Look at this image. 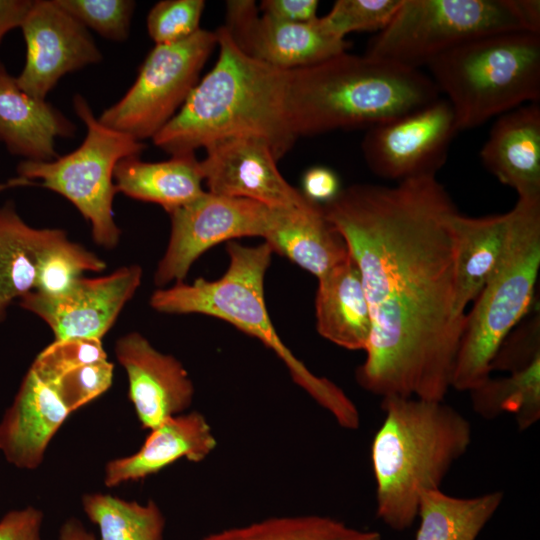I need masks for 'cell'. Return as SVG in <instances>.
<instances>
[{
  "label": "cell",
  "mask_w": 540,
  "mask_h": 540,
  "mask_svg": "<svg viewBox=\"0 0 540 540\" xmlns=\"http://www.w3.org/2000/svg\"><path fill=\"white\" fill-rule=\"evenodd\" d=\"M322 207L359 268L369 307L358 385L382 398L444 401L467 323L455 306L459 211L450 195L430 175L355 184Z\"/></svg>",
  "instance_id": "1"
},
{
  "label": "cell",
  "mask_w": 540,
  "mask_h": 540,
  "mask_svg": "<svg viewBox=\"0 0 540 540\" xmlns=\"http://www.w3.org/2000/svg\"><path fill=\"white\" fill-rule=\"evenodd\" d=\"M215 66L195 85L174 117L152 138L170 155L234 137L266 141L279 160L298 136L289 112V72L254 59L216 30Z\"/></svg>",
  "instance_id": "2"
},
{
  "label": "cell",
  "mask_w": 540,
  "mask_h": 540,
  "mask_svg": "<svg viewBox=\"0 0 540 540\" xmlns=\"http://www.w3.org/2000/svg\"><path fill=\"white\" fill-rule=\"evenodd\" d=\"M384 419L371 443L376 515L403 531L418 516L423 491L440 486L472 441L469 420L444 401L382 398Z\"/></svg>",
  "instance_id": "3"
},
{
  "label": "cell",
  "mask_w": 540,
  "mask_h": 540,
  "mask_svg": "<svg viewBox=\"0 0 540 540\" xmlns=\"http://www.w3.org/2000/svg\"><path fill=\"white\" fill-rule=\"evenodd\" d=\"M439 97L421 69L366 54L345 51L289 72V112L298 137L369 128Z\"/></svg>",
  "instance_id": "4"
},
{
  "label": "cell",
  "mask_w": 540,
  "mask_h": 540,
  "mask_svg": "<svg viewBox=\"0 0 540 540\" xmlns=\"http://www.w3.org/2000/svg\"><path fill=\"white\" fill-rule=\"evenodd\" d=\"M226 249L229 266L219 279L198 278L191 284L179 282L159 288L151 295L150 306L161 313L215 317L257 338L280 358L292 380L341 427L356 430L360 413L353 401L335 383L312 373L282 342L271 323L264 298L271 247L266 242L244 246L230 241Z\"/></svg>",
  "instance_id": "5"
},
{
  "label": "cell",
  "mask_w": 540,
  "mask_h": 540,
  "mask_svg": "<svg viewBox=\"0 0 540 540\" xmlns=\"http://www.w3.org/2000/svg\"><path fill=\"white\" fill-rule=\"evenodd\" d=\"M426 67L458 131L540 100V34L514 31L467 41Z\"/></svg>",
  "instance_id": "6"
},
{
  "label": "cell",
  "mask_w": 540,
  "mask_h": 540,
  "mask_svg": "<svg viewBox=\"0 0 540 540\" xmlns=\"http://www.w3.org/2000/svg\"><path fill=\"white\" fill-rule=\"evenodd\" d=\"M503 254L467 313L452 388L468 391L491 377L492 361L527 313L540 267V197L519 198L509 211Z\"/></svg>",
  "instance_id": "7"
},
{
  "label": "cell",
  "mask_w": 540,
  "mask_h": 540,
  "mask_svg": "<svg viewBox=\"0 0 540 540\" xmlns=\"http://www.w3.org/2000/svg\"><path fill=\"white\" fill-rule=\"evenodd\" d=\"M73 105L86 126L80 146L50 161L22 160L17 167L18 177L4 187L37 185L60 194L90 223L94 242L113 249L121 235L113 215L117 193L114 170L120 160L139 156L146 146L103 125L83 96L75 95Z\"/></svg>",
  "instance_id": "8"
},
{
  "label": "cell",
  "mask_w": 540,
  "mask_h": 540,
  "mask_svg": "<svg viewBox=\"0 0 540 540\" xmlns=\"http://www.w3.org/2000/svg\"><path fill=\"white\" fill-rule=\"evenodd\" d=\"M514 31L536 33L524 0H401L364 54L420 69L467 41Z\"/></svg>",
  "instance_id": "9"
},
{
  "label": "cell",
  "mask_w": 540,
  "mask_h": 540,
  "mask_svg": "<svg viewBox=\"0 0 540 540\" xmlns=\"http://www.w3.org/2000/svg\"><path fill=\"white\" fill-rule=\"evenodd\" d=\"M217 45L216 31L204 29L180 42L155 45L132 86L98 120L139 141L152 139L184 104Z\"/></svg>",
  "instance_id": "10"
},
{
  "label": "cell",
  "mask_w": 540,
  "mask_h": 540,
  "mask_svg": "<svg viewBox=\"0 0 540 540\" xmlns=\"http://www.w3.org/2000/svg\"><path fill=\"white\" fill-rule=\"evenodd\" d=\"M274 209L244 198L205 191L194 201L168 214L171 233L154 282L160 287L184 282L193 263L208 249L241 237L264 238Z\"/></svg>",
  "instance_id": "11"
},
{
  "label": "cell",
  "mask_w": 540,
  "mask_h": 540,
  "mask_svg": "<svg viewBox=\"0 0 540 540\" xmlns=\"http://www.w3.org/2000/svg\"><path fill=\"white\" fill-rule=\"evenodd\" d=\"M443 97L367 129L361 149L369 169L396 183L435 175L445 164L458 133Z\"/></svg>",
  "instance_id": "12"
},
{
  "label": "cell",
  "mask_w": 540,
  "mask_h": 540,
  "mask_svg": "<svg viewBox=\"0 0 540 540\" xmlns=\"http://www.w3.org/2000/svg\"><path fill=\"white\" fill-rule=\"evenodd\" d=\"M19 28L26 58L16 82L38 100H45L67 73L102 60L88 29L55 0H32Z\"/></svg>",
  "instance_id": "13"
},
{
  "label": "cell",
  "mask_w": 540,
  "mask_h": 540,
  "mask_svg": "<svg viewBox=\"0 0 540 540\" xmlns=\"http://www.w3.org/2000/svg\"><path fill=\"white\" fill-rule=\"evenodd\" d=\"M142 273L139 265H129L107 276L81 277L61 295L49 296L33 290L19 300V305L45 321L55 341L102 340L139 288Z\"/></svg>",
  "instance_id": "14"
},
{
  "label": "cell",
  "mask_w": 540,
  "mask_h": 540,
  "mask_svg": "<svg viewBox=\"0 0 540 540\" xmlns=\"http://www.w3.org/2000/svg\"><path fill=\"white\" fill-rule=\"evenodd\" d=\"M200 161L208 192L244 198L272 209H297L313 201L281 175L269 144L256 137H234L205 148Z\"/></svg>",
  "instance_id": "15"
},
{
  "label": "cell",
  "mask_w": 540,
  "mask_h": 540,
  "mask_svg": "<svg viewBox=\"0 0 540 540\" xmlns=\"http://www.w3.org/2000/svg\"><path fill=\"white\" fill-rule=\"evenodd\" d=\"M223 27L245 54L284 70L320 63L349 48V42L330 34L319 17L309 23L280 22L260 16L251 0L227 1Z\"/></svg>",
  "instance_id": "16"
},
{
  "label": "cell",
  "mask_w": 540,
  "mask_h": 540,
  "mask_svg": "<svg viewBox=\"0 0 540 540\" xmlns=\"http://www.w3.org/2000/svg\"><path fill=\"white\" fill-rule=\"evenodd\" d=\"M114 352L127 373L129 399L144 428L151 430L189 408L194 385L174 356L158 351L138 332L118 338Z\"/></svg>",
  "instance_id": "17"
},
{
  "label": "cell",
  "mask_w": 540,
  "mask_h": 540,
  "mask_svg": "<svg viewBox=\"0 0 540 540\" xmlns=\"http://www.w3.org/2000/svg\"><path fill=\"white\" fill-rule=\"evenodd\" d=\"M70 414L54 387L29 368L0 422V451L14 466L36 469Z\"/></svg>",
  "instance_id": "18"
},
{
  "label": "cell",
  "mask_w": 540,
  "mask_h": 540,
  "mask_svg": "<svg viewBox=\"0 0 540 540\" xmlns=\"http://www.w3.org/2000/svg\"><path fill=\"white\" fill-rule=\"evenodd\" d=\"M216 446L217 440L205 416L198 411L184 412L151 429L136 453L107 462L104 483L114 487L142 480L182 458L198 463Z\"/></svg>",
  "instance_id": "19"
},
{
  "label": "cell",
  "mask_w": 540,
  "mask_h": 540,
  "mask_svg": "<svg viewBox=\"0 0 540 540\" xmlns=\"http://www.w3.org/2000/svg\"><path fill=\"white\" fill-rule=\"evenodd\" d=\"M484 167L519 198L540 197V105L497 117L480 151Z\"/></svg>",
  "instance_id": "20"
},
{
  "label": "cell",
  "mask_w": 540,
  "mask_h": 540,
  "mask_svg": "<svg viewBox=\"0 0 540 540\" xmlns=\"http://www.w3.org/2000/svg\"><path fill=\"white\" fill-rule=\"evenodd\" d=\"M76 126L46 100L24 92L0 61V141L16 156L30 161L57 157L58 137H72Z\"/></svg>",
  "instance_id": "21"
},
{
  "label": "cell",
  "mask_w": 540,
  "mask_h": 540,
  "mask_svg": "<svg viewBox=\"0 0 540 540\" xmlns=\"http://www.w3.org/2000/svg\"><path fill=\"white\" fill-rule=\"evenodd\" d=\"M264 239L273 253L287 257L317 279L351 256L345 239L318 203L307 208L274 209Z\"/></svg>",
  "instance_id": "22"
},
{
  "label": "cell",
  "mask_w": 540,
  "mask_h": 540,
  "mask_svg": "<svg viewBox=\"0 0 540 540\" xmlns=\"http://www.w3.org/2000/svg\"><path fill=\"white\" fill-rule=\"evenodd\" d=\"M316 328L328 341L347 350L365 351L371 319L359 268L350 256L318 278Z\"/></svg>",
  "instance_id": "23"
},
{
  "label": "cell",
  "mask_w": 540,
  "mask_h": 540,
  "mask_svg": "<svg viewBox=\"0 0 540 540\" xmlns=\"http://www.w3.org/2000/svg\"><path fill=\"white\" fill-rule=\"evenodd\" d=\"M203 181L200 161L193 152L171 155L159 162L126 157L114 170L117 192L156 203L168 213L200 197L205 192Z\"/></svg>",
  "instance_id": "24"
},
{
  "label": "cell",
  "mask_w": 540,
  "mask_h": 540,
  "mask_svg": "<svg viewBox=\"0 0 540 540\" xmlns=\"http://www.w3.org/2000/svg\"><path fill=\"white\" fill-rule=\"evenodd\" d=\"M66 236L62 229L30 226L12 202L0 205V323L15 300L35 289L42 257Z\"/></svg>",
  "instance_id": "25"
},
{
  "label": "cell",
  "mask_w": 540,
  "mask_h": 540,
  "mask_svg": "<svg viewBox=\"0 0 540 540\" xmlns=\"http://www.w3.org/2000/svg\"><path fill=\"white\" fill-rule=\"evenodd\" d=\"M457 238L455 306L465 314L498 265L507 241L510 213L468 217L458 212L453 220Z\"/></svg>",
  "instance_id": "26"
},
{
  "label": "cell",
  "mask_w": 540,
  "mask_h": 540,
  "mask_svg": "<svg viewBox=\"0 0 540 540\" xmlns=\"http://www.w3.org/2000/svg\"><path fill=\"white\" fill-rule=\"evenodd\" d=\"M503 498L502 491L470 498L454 497L441 489L423 491L415 540H476Z\"/></svg>",
  "instance_id": "27"
},
{
  "label": "cell",
  "mask_w": 540,
  "mask_h": 540,
  "mask_svg": "<svg viewBox=\"0 0 540 540\" xmlns=\"http://www.w3.org/2000/svg\"><path fill=\"white\" fill-rule=\"evenodd\" d=\"M473 410L485 419L513 414L519 431L540 418V357L503 378L487 379L470 391Z\"/></svg>",
  "instance_id": "28"
},
{
  "label": "cell",
  "mask_w": 540,
  "mask_h": 540,
  "mask_svg": "<svg viewBox=\"0 0 540 540\" xmlns=\"http://www.w3.org/2000/svg\"><path fill=\"white\" fill-rule=\"evenodd\" d=\"M200 540H381V534L328 516L298 515L270 517L208 534Z\"/></svg>",
  "instance_id": "29"
},
{
  "label": "cell",
  "mask_w": 540,
  "mask_h": 540,
  "mask_svg": "<svg viewBox=\"0 0 540 540\" xmlns=\"http://www.w3.org/2000/svg\"><path fill=\"white\" fill-rule=\"evenodd\" d=\"M82 507L101 540H163L165 517L152 500L145 504L103 493L82 496Z\"/></svg>",
  "instance_id": "30"
},
{
  "label": "cell",
  "mask_w": 540,
  "mask_h": 540,
  "mask_svg": "<svg viewBox=\"0 0 540 540\" xmlns=\"http://www.w3.org/2000/svg\"><path fill=\"white\" fill-rule=\"evenodd\" d=\"M104 260L66 236L42 257L34 291L56 296L68 291L85 272H100Z\"/></svg>",
  "instance_id": "31"
},
{
  "label": "cell",
  "mask_w": 540,
  "mask_h": 540,
  "mask_svg": "<svg viewBox=\"0 0 540 540\" xmlns=\"http://www.w3.org/2000/svg\"><path fill=\"white\" fill-rule=\"evenodd\" d=\"M400 3L401 0H337L319 19L330 34L341 39L357 31L378 33L390 22Z\"/></svg>",
  "instance_id": "32"
},
{
  "label": "cell",
  "mask_w": 540,
  "mask_h": 540,
  "mask_svg": "<svg viewBox=\"0 0 540 540\" xmlns=\"http://www.w3.org/2000/svg\"><path fill=\"white\" fill-rule=\"evenodd\" d=\"M86 28L102 37L122 42L130 33L135 2L131 0H55Z\"/></svg>",
  "instance_id": "33"
},
{
  "label": "cell",
  "mask_w": 540,
  "mask_h": 540,
  "mask_svg": "<svg viewBox=\"0 0 540 540\" xmlns=\"http://www.w3.org/2000/svg\"><path fill=\"white\" fill-rule=\"evenodd\" d=\"M108 359L99 339H66L53 341L34 359L32 369L43 381L53 384L68 372Z\"/></svg>",
  "instance_id": "34"
},
{
  "label": "cell",
  "mask_w": 540,
  "mask_h": 540,
  "mask_svg": "<svg viewBox=\"0 0 540 540\" xmlns=\"http://www.w3.org/2000/svg\"><path fill=\"white\" fill-rule=\"evenodd\" d=\"M203 0H163L147 15V31L155 45L172 44L194 35L200 28Z\"/></svg>",
  "instance_id": "35"
},
{
  "label": "cell",
  "mask_w": 540,
  "mask_h": 540,
  "mask_svg": "<svg viewBox=\"0 0 540 540\" xmlns=\"http://www.w3.org/2000/svg\"><path fill=\"white\" fill-rule=\"evenodd\" d=\"M113 370V363L105 359L80 366L50 385L72 413L110 388Z\"/></svg>",
  "instance_id": "36"
},
{
  "label": "cell",
  "mask_w": 540,
  "mask_h": 540,
  "mask_svg": "<svg viewBox=\"0 0 540 540\" xmlns=\"http://www.w3.org/2000/svg\"><path fill=\"white\" fill-rule=\"evenodd\" d=\"M527 325L504 339L492 361L491 371L514 372L540 357L538 316Z\"/></svg>",
  "instance_id": "37"
},
{
  "label": "cell",
  "mask_w": 540,
  "mask_h": 540,
  "mask_svg": "<svg viewBox=\"0 0 540 540\" xmlns=\"http://www.w3.org/2000/svg\"><path fill=\"white\" fill-rule=\"evenodd\" d=\"M43 512L34 507L8 512L0 520V540H41Z\"/></svg>",
  "instance_id": "38"
},
{
  "label": "cell",
  "mask_w": 540,
  "mask_h": 540,
  "mask_svg": "<svg viewBox=\"0 0 540 540\" xmlns=\"http://www.w3.org/2000/svg\"><path fill=\"white\" fill-rule=\"evenodd\" d=\"M317 0H263L262 15L286 23H309L318 18Z\"/></svg>",
  "instance_id": "39"
},
{
  "label": "cell",
  "mask_w": 540,
  "mask_h": 540,
  "mask_svg": "<svg viewBox=\"0 0 540 540\" xmlns=\"http://www.w3.org/2000/svg\"><path fill=\"white\" fill-rule=\"evenodd\" d=\"M341 191L338 176L334 171L323 166L308 169L302 178V193L309 200L326 204Z\"/></svg>",
  "instance_id": "40"
},
{
  "label": "cell",
  "mask_w": 540,
  "mask_h": 540,
  "mask_svg": "<svg viewBox=\"0 0 540 540\" xmlns=\"http://www.w3.org/2000/svg\"><path fill=\"white\" fill-rule=\"evenodd\" d=\"M32 0H0V42L11 30L20 27Z\"/></svg>",
  "instance_id": "41"
},
{
  "label": "cell",
  "mask_w": 540,
  "mask_h": 540,
  "mask_svg": "<svg viewBox=\"0 0 540 540\" xmlns=\"http://www.w3.org/2000/svg\"><path fill=\"white\" fill-rule=\"evenodd\" d=\"M59 540H96L76 518L67 519L59 529Z\"/></svg>",
  "instance_id": "42"
}]
</instances>
